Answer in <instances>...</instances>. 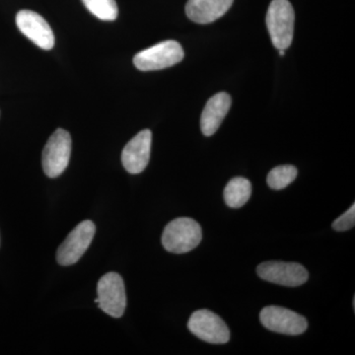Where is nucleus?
Wrapping results in <instances>:
<instances>
[{"mask_svg":"<svg viewBox=\"0 0 355 355\" xmlns=\"http://www.w3.org/2000/svg\"><path fill=\"white\" fill-rule=\"evenodd\" d=\"M202 239V227L189 217H179L168 223L161 238L166 251L173 254L188 253L196 249Z\"/></svg>","mask_w":355,"mask_h":355,"instance_id":"1","label":"nucleus"},{"mask_svg":"<svg viewBox=\"0 0 355 355\" xmlns=\"http://www.w3.org/2000/svg\"><path fill=\"white\" fill-rule=\"evenodd\" d=\"M295 14L288 0H272L266 13V27L273 46L286 51L291 46L294 34Z\"/></svg>","mask_w":355,"mask_h":355,"instance_id":"2","label":"nucleus"},{"mask_svg":"<svg viewBox=\"0 0 355 355\" xmlns=\"http://www.w3.org/2000/svg\"><path fill=\"white\" fill-rule=\"evenodd\" d=\"M72 140L69 132L58 128L51 135L43 150L42 165L49 178L60 176L69 166L71 155Z\"/></svg>","mask_w":355,"mask_h":355,"instance_id":"3","label":"nucleus"},{"mask_svg":"<svg viewBox=\"0 0 355 355\" xmlns=\"http://www.w3.org/2000/svg\"><path fill=\"white\" fill-rule=\"evenodd\" d=\"M184 55L181 44L170 40L139 51L133 58V64L141 71L164 69L179 64Z\"/></svg>","mask_w":355,"mask_h":355,"instance_id":"4","label":"nucleus"},{"mask_svg":"<svg viewBox=\"0 0 355 355\" xmlns=\"http://www.w3.org/2000/svg\"><path fill=\"white\" fill-rule=\"evenodd\" d=\"M98 307L113 318H121L127 308V294L123 277L116 272L103 275L97 286Z\"/></svg>","mask_w":355,"mask_h":355,"instance_id":"5","label":"nucleus"},{"mask_svg":"<svg viewBox=\"0 0 355 355\" xmlns=\"http://www.w3.org/2000/svg\"><path fill=\"white\" fill-rule=\"evenodd\" d=\"M188 329L193 336L212 345H223L230 340L227 324L209 310H198L191 314Z\"/></svg>","mask_w":355,"mask_h":355,"instance_id":"6","label":"nucleus"},{"mask_svg":"<svg viewBox=\"0 0 355 355\" xmlns=\"http://www.w3.org/2000/svg\"><path fill=\"white\" fill-rule=\"evenodd\" d=\"M96 226L91 220L79 223L58 247L57 261L60 266H72L80 260L92 243Z\"/></svg>","mask_w":355,"mask_h":355,"instance_id":"7","label":"nucleus"},{"mask_svg":"<svg viewBox=\"0 0 355 355\" xmlns=\"http://www.w3.org/2000/svg\"><path fill=\"white\" fill-rule=\"evenodd\" d=\"M260 319L266 329L284 335H301L308 328L307 320L304 317L279 306H268L263 308Z\"/></svg>","mask_w":355,"mask_h":355,"instance_id":"8","label":"nucleus"},{"mask_svg":"<svg viewBox=\"0 0 355 355\" xmlns=\"http://www.w3.org/2000/svg\"><path fill=\"white\" fill-rule=\"evenodd\" d=\"M257 273L266 282L288 287L302 286L309 277L304 266L286 261H266L257 268Z\"/></svg>","mask_w":355,"mask_h":355,"instance_id":"9","label":"nucleus"},{"mask_svg":"<svg viewBox=\"0 0 355 355\" xmlns=\"http://www.w3.org/2000/svg\"><path fill=\"white\" fill-rule=\"evenodd\" d=\"M16 24L24 36L43 50H51L55 46V35L49 23L31 10H21L16 16Z\"/></svg>","mask_w":355,"mask_h":355,"instance_id":"10","label":"nucleus"},{"mask_svg":"<svg viewBox=\"0 0 355 355\" xmlns=\"http://www.w3.org/2000/svg\"><path fill=\"white\" fill-rule=\"evenodd\" d=\"M153 133L144 130L128 142L121 153L123 167L130 174H139L146 170L150 160Z\"/></svg>","mask_w":355,"mask_h":355,"instance_id":"11","label":"nucleus"},{"mask_svg":"<svg viewBox=\"0 0 355 355\" xmlns=\"http://www.w3.org/2000/svg\"><path fill=\"white\" fill-rule=\"evenodd\" d=\"M230 107L231 97L227 93H217L210 98L200 118V128L205 137H211L217 132Z\"/></svg>","mask_w":355,"mask_h":355,"instance_id":"12","label":"nucleus"},{"mask_svg":"<svg viewBox=\"0 0 355 355\" xmlns=\"http://www.w3.org/2000/svg\"><path fill=\"white\" fill-rule=\"evenodd\" d=\"M234 0H189L187 16L198 24H209L224 15Z\"/></svg>","mask_w":355,"mask_h":355,"instance_id":"13","label":"nucleus"},{"mask_svg":"<svg viewBox=\"0 0 355 355\" xmlns=\"http://www.w3.org/2000/svg\"><path fill=\"white\" fill-rule=\"evenodd\" d=\"M252 184L246 178L231 179L224 189V200L231 209H240L251 198Z\"/></svg>","mask_w":355,"mask_h":355,"instance_id":"14","label":"nucleus"},{"mask_svg":"<svg viewBox=\"0 0 355 355\" xmlns=\"http://www.w3.org/2000/svg\"><path fill=\"white\" fill-rule=\"evenodd\" d=\"M297 174V169L294 166H277L268 173L266 182L273 190H282L296 179Z\"/></svg>","mask_w":355,"mask_h":355,"instance_id":"15","label":"nucleus"},{"mask_svg":"<svg viewBox=\"0 0 355 355\" xmlns=\"http://www.w3.org/2000/svg\"><path fill=\"white\" fill-rule=\"evenodd\" d=\"M84 6L93 15L104 21H114L118 17L116 0H83Z\"/></svg>","mask_w":355,"mask_h":355,"instance_id":"16","label":"nucleus"},{"mask_svg":"<svg viewBox=\"0 0 355 355\" xmlns=\"http://www.w3.org/2000/svg\"><path fill=\"white\" fill-rule=\"evenodd\" d=\"M355 224V205H352V207L347 212L338 217L333 222V228L338 232L347 231L354 228Z\"/></svg>","mask_w":355,"mask_h":355,"instance_id":"17","label":"nucleus"}]
</instances>
